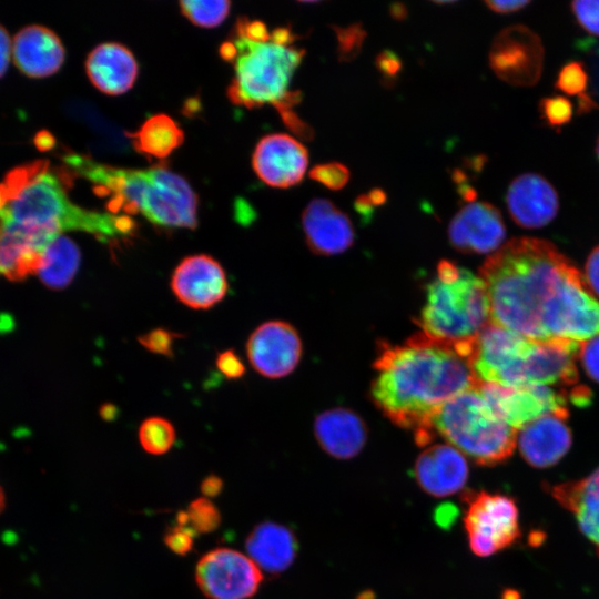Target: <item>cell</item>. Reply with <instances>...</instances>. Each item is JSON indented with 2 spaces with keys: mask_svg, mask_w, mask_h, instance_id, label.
Instances as JSON below:
<instances>
[{
  "mask_svg": "<svg viewBox=\"0 0 599 599\" xmlns=\"http://www.w3.org/2000/svg\"><path fill=\"white\" fill-rule=\"evenodd\" d=\"M196 535L191 526H175L164 535V544L174 554L185 556L192 550Z\"/></svg>",
  "mask_w": 599,
  "mask_h": 599,
  "instance_id": "38",
  "label": "cell"
},
{
  "mask_svg": "<svg viewBox=\"0 0 599 599\" xmlns=\"http://www.w3.org/2000/svg\"><path fill=\"white\" fill-rule=\"evenodd\" d=\"M588 84V74L582 64L571 62L566 64L557 79L556 85L568 94L583 95Z\"/></svg>",
  "mask_w": 599,
  "mask_h": 599,
  "instance_id": "35",
  "label": "cell"
},
{
  "mask_svg": "<svg viewBox=\"0 0 599 599\" xmlns=\"http://www.w3.org/2000/svg\"><path fill=\"white\" fill-rule=\"evenodd\" d=\"M189 524L197 534H209L217 529L221 524L219 509L207 498L193 500L187 510Z\"/></svg>",
  "mask_w": 599,
  "mask_h": 599,
  "instance_id": "32",
  "label": "cell"
},
{
  "mask_svg": "<svg viewBox=\"0 0 599 599\" xmlns=\"http://www.w3.org/2000/svg\"><path fill=\"white\" fill-rule=\"evenodd\" d=\"M200 489L205 497H216L223 489V480L216 475H209L202 480Z\"/></svg>",
  "mask_w": 599,
  "mask_h": 599,
  "instance_id": "46",
  "label": "cell"
},
{
  "mask_svg": "<svg viewBox=\"0 0 599 599\" xmlns=\"http://www.w3.org/2000/svg\"><path fill=\"white\" fill-rule=\"evenodd\" d=\"M423 333L447 343L475 339L490 322V305L480 276L443 260L426 288L419 316Z\"/></svg>",
  "mask_w": 599,
  "mask_h": 599,
  "instance_id": "6",
  "label": "cell"
},
{
  "mask_svg": "<svg viewBox=\"0 0 599 599\" xmlns=\"http://www.w3.org/2000/svg\"><path fill=\"white\" fill-rule=\"evenodd\" d=\"M413 476L428 495L447 497L465 486L468 479V464L454 446L436 444L417 457Z\"/></svg>",
  "mask_w": 599,
  "mask_h": 599,
  "instance_id": "19",
  "label": "cell"
},
{
  "mask_svg": "<svg viewBox=\"0 0 599 599\" xmlns=\"http://www.w3.org/2000/svg\"><path fill=\"white\" fill-rule=\"evenodd\" d=\"M457 508L451 504L441 505L436 509L435 520L441 528H449L457 517Z\"/></svg>",
  "mask_w": 599,
  "mask_h": 599,
  "instance_id": "44",
  "label": "cell"
},
{
  "mask_svg": "<svg viewBox=\"0 0 599 599\" xmlns=\"http://www.w3.org/2000/svg\"><path fill=\"white\" fill-rule=\"evenodd\" d=\"M579 356L586 373L599 383V335L580 343Z\"/></svg>",
  "mask_w": 599,
  "mask_h": 599,
  "instance_id": "40",
  "label": "cell"
},
{
  "mask_svg": "<svg viewBox=\"0 0 599 599\" xmlns=\"http://www.w3.org/2000/svg\"><path fill=\"white\" fill-rule=\"evenodd\" d=\"M195 580L209 599H248L257 592L263 575L248 556L216 548L199 560Z\"/></svg>",
  "mask_w": 599,
  "mask_h": 599,
  "instance_id": "11",
  "label": "cell"
},
{
  "mask_svg": "<svg viewBox=\"0 0 599 599\" xmlns=\"http://www.w3.org/2000/svg\"><path fill=\"white\" fill-rule=\"evenodd\" d=\"M130 138L138 152L164 159L183 143L184 134L172 118L156 114L149 118Z\"/></svg>",
  "mask_w": 599,
  "mask_h": 599,
  "instance_id": "28",
  "label": "cell"
},
{
  "mask_svg": "<svg viewBox=\"0 0 599 599\" xmlns=\"http://www.w3.org/2000/svg\"><path fill=\"white\" fill-rule=\"evenodd\" d=\"M390 11H392L393 17L396 18V19H403L405 17V14H406L405 7L403 4H398V3L394 4L392 7Z\"/></svg>",
  "mask_w": 599,
  "mask_h": 599,
  "instance_id": "51",
  "label": "cell"
},
{
  "mask_svg": "<svg viewBox=\"0 0 599 599\" xmlns=\"http://www.w3.org/2000/svg\"><path fill=\"white\" fill-rule=\"evenodd\" d=\"M85 71L91 83L101 92L119 95L130 90L139 67L133 53L115 42L95 47L87 58Z\"/></svg>",
  "mask_w": 599,
  "mask_h": 599,
  "instance_id": "24",
  "label": "cell"
},
{
  "mask_svg": "<svg viewBox=\"0 0 599 599\" xmlns=\"http://www.w3.org/2000/svg\"><path fill=\"white\" fill-rule=\"evenodd\" d=\"M296 41L288 27L270 30L260 20L238 18L219 49L234 71L227 88L230 101L247 109L272 104L281 115L291 111L301 95L288 90L290 83L305 55Z\"/></svg>",
  "mask_w": 599,
  "mask_h": 599,
  "instance_id": "4",
  "label": "cell"
},
{
  "mask_svg": "<svg viewBox=\"0 0 599 599\" xmlns=\"http://www.w3.org/2000/svg\"><path fill=\"white\" fill-rule=\"evenodd\" d=\"M586 282L599 296V246L590 253L586 263Z\"/></svg>",
  "mask_w": 599,
  "mask_h": 599,
  "instance_id": "43",
  "label": "cell"
},
{
  "mask_svg": "<svg viewBox=\"0 0 599 599\" xmlns=\"http://www.w3.org/2000/svg\"><path fill=\"white\" fill-rule=\"evenodd\" d=\"M252 163L255 173L265 184L287 189L303 180L308 165V152L293 136L275 133L260 140Z\"/></svg>",
  "mask_w": 599,
  "mask_h": 599,
  "instance_id": "16",
  "label": "cell"
},
{
  "mask_svg": "<svg viewBox=\"0 0 599 599\" xmlns=\"http://www.w3.org/2000/svg\"><path fill=\"white\" fill-rule=\"evenodd\" d=\"M58 236L0 224V276L21 281L37 273L45 248Z\"/></svg>",
  "mask_w": 599,
  "mask_h": 599,
  "instance_id": "22",
  "label": "cell"
},
{
  "mask_svg": "<svg viewBox=\"0 0 599 599\" xmlns=\"http://www.w3.org/2000/svg\"><path fill=\"white\" fill-rule=\"evenodd\" d=\"M308 248L316 255L332 256L348 250L354 242L349 217L326 199L312 200L302 214Z\"/></svg>",
  "mask_w": 599,
  "mask_h": 599,
  "instance_id": "18",
  "label": "cell"
},
{
  "mask_svg": "<svg viewBox=\"0 0 599 599\" xmlns=\"http://www.w3.org/2000/svg\"><path fill=\"white\" fill-rule=\"evenodd\" d=\"M252 367L267 378L291 374L302 356V342L296 329L283 321H268L260 325L246 342Z\"/></svg>",
  "mask_w": 599,
  "mask_h": 599,
  "instance_id": "14",
  "label": "cell"
},
{
  "mask_svg": "<svg viewBox=\"0 0 599 599\" xmlns=\"http://www.w3.org/2000/svg\"><path fill=\"white\" fill-rule=\"evenodd\" d=\"M486 6L498 13H510L515 12L525 6H527L529 2L525 0H510V1H486Z\"/></svg>",
  "mask_w": 599,
  "mask_h": 599,
  "instance_id": "45",
  "label": "cell"
},
{
  "mask_svg": "<svg viewBox=\"0 0 599 599\" xmlns=\"http://www.w3.org/2000/svg\"><path fill=\"white\" fill-rule=\"evenodd\" d=\"M571 8L580 26L590 34L599 37V1H575Z\"/></svg>",
  "mask_w": 599,
  "mask_h": 599,
  "instance_id": "39",
  "label": "cell"
},
{
  "mask_svg": "<svg viewBox=\"0 0 599 599\" xmlns=\"http://www.w3.org/2000/svg\"><path fill=\"white\" fill-rule=\"evenodd\" d=\"M10 60V38L6 29L0 26V78L7 71Z\"/></svg>",
  "mask_w": 599,
  "mask_h": 599,
  "instance_id": "47",
  "label": "cell"
},
{
  "mask_svg": "<svg viewBox=\"0 0 599 599\" xmlns=\"http://www.w3.org/2000/svg\"><path fill=\"white\" fill-rule=\"evenodd\" d=\"M374 204L367 195H359L355 201V209L362 215L368 216L373 212Z\"/></svg>",
  "mask_w": 599,
  "mask_h": 599,
  "instance_id": "48",
  "label": "cell"
},
{
  "mask_svg": "<svg viewBox=\"0 0 599 599\" xmlns=\"http://www.w3.org/2000/svg\"><path fill=\"white\" fill-rule=\"evenodd\" d=\"M368 197L372 201V203L374 204V206L384 204L386 202V194L380 189L372 190L368 193Z\"/></svg>",
  "mask_w": 599,
  "mask_h": 599,
  "instance_id": "49",
  "label": "cell"
},
{
  "mask_svg": "<svg viewBox=\"0 0 599 599\" xmlns=\"http://www.w3.org/2000/svg\"><path fill=\"white\" fill-rule=\"evenodd\" d=\"M377 68L385 78H395L402 69V61L390 51L382 52L377 57Z\"/></svg>",
  "mask_w": 599,
  "mask_h": 599,
  "instance_id": "42",
  "label": "cell"
},
{
  "mask_svg": "<svg viewBox=\"0 0 599 599\" xmlns=\"http://www.w3.org/2000/svg\"><path fill=\"white\" fill-rule=\"evenodd\" d=\"M572 263L550 242L519 237L504 244L480 268L490 322L528 339L545 341L542 313Z\"/></svg>",
  "mask_w": 599,
  "mask_h": 599,
  "instance_id": "2",
  "label": "cell"
},
{
  "mask_svg": "<svg viewBox=\"0 0 599 599\" xmlns=\"http://www.w3.org/2000/svg\"><path fill=\"white\" fill-rule=\"evenodd\" d=\"M545 341L582 343L599 335V302L572 266L560 280L542 313Z\"/></svg>",
  "mask_w": 599,
  "mask_h": 599,
  "instance_id": "8",
  "label": "cell"
},
{
  "mask_svg": "<svg viewBox=\"0 0 599 599\" xmlns=\"http://www.w3.org/2000/svg\"><path fill=\"white\" fill-rule=\"evenodd\" d=\"M506 202L512 220L527 229L541 227L558 212V195L542 176L526 173L516 177L508 187Z\"/></svg>",
  "mask_w": 599,
  "mask_h": 599,
  "instance_id": "21",
  "label": "cell"
},
{
  "mask_svg": "<svg viewBox=\"0 0 599 599\" xmlns=\"http://www.w3.org/2000/svg\"><path fill=\"white\" fill-rule=\"evenodd\" d=\"M477 388L493 412L517 430L551 413H568L567 397L545 385L500 386L480 383Z\"/></svg>",
  "mask_w": 599,
  "mask_h": 599,
  "instance_id": "12",
  "label": "cell"
},
{
  "mask_svg": "<svg viewBox=\"0 0 599 599\" xmlns=\"http://www.w3.org/2000/svg\"><path fill=\"white\" fill-rule=\"evenodd\" d=\"M3 206V201H2V197L0 195V209Z\"/></svg>",
  "mask_w": 599,
  "mask_h": 599,
  "instance_id": "55",
  "label": "cell"
},
{
  "mask_svg": "<svg viewBox=\"0 0 599 599\" xmlns=\"http://www.w3.org/2000/svg\"><path fill=\"white\" fill-rule=\"evenodd\" d=\"M489 62L501 80L514 85H531L542 70L544 49L536 33L524 26H512L494 39Z\"/></svg>",
  "mask_w": 599,
  "mask_h": 599,
  "instance_id": "13",
  "label": "cell"
},
{
  "mask_svg": "<svg viewBox=\"0 0 599 599\" xmlns=\"http://www.w3.org/2000/svg\"><path fill=\"white\" fill-rule=\"evenodd\" d=\"M215 363L217 369L229 379H237L245 374L244 363L233 349L219 353Z\"/></svg>",
  "mask_w": 599,
  "mask_h": 599,
  "instance_id": "41",
  "label": "cell"
},
{
  "mask_svg": "<svg viewBox=\"0 0 599 599\" xmlns=\"http://www.w3.org/2000/svg\"><path fill=\"white\" fill-rule=\"evenodd\" d=\"M37 144L39 145V148H50L52 144H53V140L51 139V135L48 134V133H41L39 134L38 139H37Z\"/></svg>",
  "mask_w": 599,
  "mask_h": 599,
  "instance_id": "50",
  "label": "cell"
},
{
  "mask_svg": "<svg viewBox=\"0 0 599 599\" xmlns=\"http://www.w3.org/2000/svg\"><path fill=\"white\" fill-rule=\"evenodd\" d=\"M334 30L338 41V55L343 61L354 59L361 51L366 32L359 24H353L346 28H336Z\"/></svg>",
  "mask_w": 599,
  "mask_h": 599,
  "instance_id": "34",
  "label": "cell"
},
{
  "mask_svg": "<svg viewBox=\"0 0 599 599\" xmlns=\"http://www.w3.org/2000/svg\"><path fill=\"white\" fill-rule=\"evenodd\" d=\"M179 337H181L180 334L169 329L154 328L144 335H141L138 339L139 343L151 353L172 356L174 342Z\"/></svg>",
  "mask_w": 599,
  "mask_h": 599,
  "instance_id": "36",
  "label": "cell"
},
{
  "mask_svg": "<svg viewBox=\"0 0 599 599\" xmlns=\"http://www.w3.org/2000/svg\"><path fill=\"white\" fill-rule=\"evenodd\" d=\"M81 261L77 244L62 234L45 248L37 274L52 290L67 287L74 278Z\"/></svg>",
  "mask_w": 599,
  "mask_h": 599,
  "instance_id": "29",
  "label": "cell"
},
{
  "mask_svg": "<svg viewBox=\"0 0 599 599\" xmlns=\"http://www.w3.org/2000/svg\"><path fill=\"white\" fill-rule=\"evenodd\" d=\"M248 557L268 573L278 575L294 562L298 542L295 534L286 526L265 521L253 528L246 537Z\"/></svg>",
  "mask_w": 599,
  "mask_h": 599,
  "instance_id": "26",
  "label": "cell"
},
{
  "mask_svg": "<svg viewBox=\"0 0 599 599\" xmlns=\"http://www.w3.org/2000/svg\"><path fill=\"white\" fill-rule=\"evenodd\" d=\"M432 427L481 466L507 460L517 443L518 430L493 412L477 386L446 402L433 417Z\"/></svg>",
  "mask_w": 599,
  "mask_h": 599,
  "instance_id": "7",
  "label": "cell"
},
{
  "mask_svg": "<svg viewBox=\"0 0 599 599\" xmlns=\"http://www.w3.org/2000/svg\"><path fill=\"white\" fill-rule=\"evenodd\" d=\"M4 506H6L4 493L2 488L0 487V512L3 510Z\"/></svg>",
  "mask_w": 599,
  "mask_h": 599,
  "instance_id": "52",
  "label": "cell"
},
{
  "mask_svg": "<svg viewBox=\"0 0 599 599\" xmlns=\"http://www.w3.org/2000/svg\"><path fill=\"white\" fill-rule=\"evenodd\" d=\"M181 12L193 24L204 28L219 26L227 17L231 8L230 1H195L187 0L180 2Z\"/></svg>",
  "mask_w": 599,
  "mask_h": 599,
  "instance_id": "31",
  "label": "cell"
},
{
  "mask_svg": "<svg viewBox=\"0 0 599 599\" xmlns=\"http://www.w3.org/2000/svg\"><path fill=\"white\" fill-rule=\"evenodd\" d=\"M597 154H598V158H599V139H598V143H597Z\"/></svg>",
  "mask_w": 599,
  "mask_h": 599,
  "instance_id": "54",
  "label": "cell"
},
{
  "mask_svg": "<svg viewBox=\"0 0 599 599\" xmlns=\"http://www.w3.org/2000/svg\"><path fill=\"white\" fill-rule=\"evenodd\" d=\"M139 440L142 448L152 455L167 453L175 441L173 425L162 417L146 418L139 428Z\"/></svg>",
  "mask_w": 599,
  "mask_h": 599,
  "instance_id": "30",
  "label": "cell"
},
{
  "mask_svg": "<svg viewBox=\"0 0 599 599\" xmlns=\"http://www.w3.org/2000/svg\"><path fill=\"white\" fill-rule=\"evenodd\" d=\"M540 109L547 122L554 126L567 123L572 115V105L570 101L562 97L544 99Z\"/></svg>",
  "mask_w": 599,
  "mask_h": 599,
  "instance_id": "37",
  "label": "cell"
},
{
  "mask_svg": "<svg viewBox=\"0 0 599 599\" xmlns=\"http://www.w3.org/2000/svg\"><path fill=\"white\" fill-rule=\"evenodd\" d=\"M65 50L59 37L42 26L20 30L13 40V59L17 67L31 78L55 73L64 62Z\"/></svg>",
  "mask_w": 599,
  "mask_h": 599,
  "instance_id": "23",
  "label": "cell"
},
{
  "mask_svg": "<svg viewBox=\"0 0 599 599\" xmlns=\"http://www.w3.org/2000/svg\"><path fill=\"white\" fill-rule=\"evenodd\" d=\"M549 491L573 514L581 532L599 555V468L585 478L554 485Z\"/></svg>",
  "mask_w": 599,
  "mask_h": 599,
  "instance_id": "27",
  "label": "cell"
},
{
  "mask_svg": "<svg viewBox=\"0 0 599 599\" xmlns=\"http://www.w3.org/2000/svg\"><path fill=\"white\" fill-rule=\"evenodd\" d=\"M473 342L451 344L422 332L402 345L382 346L370 396L394 424L414 430L417 444L433 439V417L446 402L479 384Z\"/></svg>",
  "mask_w": 599,
  "mask_h": 599,
  "instance_id": "1",
  "label": "cell"
},
{
  "mask_svg": "<svg viewBox=\"0 0 599 599\" xmlns=\"http://www.w3.org/2000/svg\"><path fill=\"white\" fill-rule=\"evenodd\" d=\"M466 497L464 525L470 550L476 556L489 557L519 539V511L511 497L484 490L466 494Z\"/></svg>",
  "mask_w": 599,
  "mask_h": 599,
  "instance_id": "9",
  "label": "cell"
},
{
  "mask_svg": "<svg viewBox=\"0 0 599 599\" xmlns=\"http://www.w3.org/2000/svg\"><path fill=\"white\" fill-rule=\"evenodd\" d=\"M69 169L87 179L93 191L108 199L110 213L144 216L169 229H195L197 197L184 177L161 163L149 169H121L70 153Z\"/></svg>",
  "mask_w": 599,
  "mask_h": 599,
  "instance_id": "5",
  "label": "cell"
},
{
  "mask_svg": "<svg viewBox=\"0 0 599 599\" xmlns=\"http://www.w3.org/2000/svg\"><path fill=\"white\" fill-rule=\"evenodd\" d=\"M309 177L329 190H341L349 181L351 173L348 169L339 162H329L315 165Z\"/></svg>",
  "mask_w": 599,
  "mask_h": 599,
  "instance_id": "33",
  "label": "cell"
},
{
  "mask_svg": "<svg viewBox=\"0 0 599 599\" xmlns=\"http://www.w3.org/2000/svg\"><path fill=\"white\" fill-rule=\"evenodd\" d=\"M532 339L489 322L473 342L470 364L480 383L524 385V367Z\"/></svg>",
  "mask_w": 599,
  "mask_h": 599,
  "instance_id": "10",
  "label": "cell"
},
{
  "mask_svg": "<svg viewBox=\"0 0 599 599\" xmlns=\"http://www.w3.org/2000/svg\"><path fill=\"white\" fill-rule=\"evenodd\" d=\"M506 236L497 207L486 202H470L453 217L448 227L450 245L463 253L484 254L496 251Z\"/></svg>",
  "mask_w": 599,
  "mask_h": 599,
  "instance_id": "17",
  "label": "cell"
},
{
  "mask_svg": "<svg viewBox=\"0 0 599 599\" xmlns=\"http://www.w3.org/2000/svg\"><path fill=\"white\" fill-rule=\"evenodd\" d=\"M176 298L193 309H209L226 295L229 284L222 265L212 256L196 254L183 258L171 277Z\"/></svg>",
  "mask_w": 599,
  "mask_h": 599,
  "instance_id": "15",
  "label": "cell"
},
{
  "mask_svg": "<svg viewBox=\"0 0 599 599\" xmlns=\"http://www.w3.org/2000/svg\"><path fill=\"white\" fill-rule=\"evenodd\" d=\"M68 180L65 173L50 169L45 160L13 169L0 184V224L53 235L82 231L103 242L130 236L135 231V223L128 215L74 204L67 192Z\"/></svg>",
  "mask_w": 599,
  "mask_h": 599,
  "instance_id": "3",
  "label": "cell"
},
{
  "mask_svg": "<svg viewBox=\"0 0 599 599\" xmlns=\"http://www.w3.org/2000/svg\"><path fill=\"white\" fill-rule=\"evenodd\" d=\"M315 437L322 449L336 459H349L365 446L367 428L363 419L346 408L321 413L314 423Z\"/></svg>",
  "mask_w": 599,
  "mask_h": 599,
  "instance_id": "25",
  "label": "cell"
},
{
  "mask_svg": "<svg viewBox=\"0 0 599 599\" xmlns=\"http://www.w3.org/2000/svg\"><path fill=\"white\" fill-rule=\"evenodd\" d=\"M597 53H598V58H597V62H598V63H597V69H598V71H599V51H598ZM597 75H598V79H599V72H597Z\"/></svg>",
  "mask_w": 599,
  "mask_h": 599,
  "instance_id": "53",
  "label": "cell"
},
{
  "mask_svg": "<svg viewBox=\"0 0 599 599\" xmlns=\"http://www.w3.org/2000/svg\"><path fill=\"white\" fill-rule=\"evenodd\" d=\"M568 413L547 414L520 428L518 447L524 459L535 468L558 463L571 446Z\"/></svg>",
  "mask_w": 599,
  "mask_h": 599,
  "instance_id": "20",
  "label": "cell"
}]
</instances>
